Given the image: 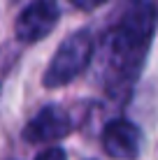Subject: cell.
I'll return each instance as SVG.
<instances>
[{"instance_id":"6da1fadb","label":"cell","mask_w":158,"mask_h":160,"mask_svg":"<svg viewBox=\"0 0 158 160\" xmlns=\"http://www.w3.org/2000/svg\"><path fill=\"white\" fill-rule=\"evenodd\" d=\"M158 23V9L151 0H137L105 37L107 74L114 88L137 79Z\"/></svg>"},{"instance_id":"5b68a950","label":"cell","mask_w":158,"mask_h":160,"mask_svg":"<svg viewBox=\"0 0 158 160\" xmlns=\"http://www.w3.org/2000/svg\"><path fill=\"white\" fill-rule=\"evenodd\" d=\"M70 130H72L70 114L61 104H47L26 125L23 139L30 142V144H47V142H54V139H61V137L70 135Z\"/></svg>"},{"instance_id":"8992f818","label":"cell","mask_w":158,"mask_h":160,"mask_svg":"<svg viewBox=\"0 0 158 160\" xmlns=\"http://www.w3.org/2000/svg\"><path fill=\"white\" fill-rule=\"evenodd\" d=\"M35 160H68V153H65L61 146H49L42 153H37Z\"/></svg>"},{"instance_id":"277c9868","label":"cell","mask_w":158,"mask_h":160,"mask_svg":"<svg viewBox=\"0 0 158 160\" xmlns=\"http://www.w3.org/2000/svg\"><path fill=\"white\" fill-rule=\"evenodd\" d=\"M142 130L126 118H114L102 130V148L114 160H137L142 153Z\"/></svg>"},{"instance_id":"3957f363","label":"cell","mask_w":158,"mask_h":160,"mask_svg":"<svg viewBox=\"0 0 158 160\" xmlns=\"http://www.w3.org/2000/svg\"><path fill=\"white\" fill-rule=\"evenodd\" d=\"M58 19H61V9L56 0H35L16 16L14 35L26 44L40 42L56 28Z\"/></svg>"},{"instance_id":"7a4b0ae2","label":"cell","mask_w":158,"mask_h":160,"mask_svg":"<svg viewBox=\"0 0 158 160\" xmlns=\"http://www.w3.org/2000/svg\"><path fill=\"white\" fill-rule=\"evenodd\" d=\"M93 56V37L89 30H77L63 40V44L56 49L51 63L44 72V86L47 88H61L74 81L86 70Z\"/></svg>"},{"instance_id":"52a82bcc","label":"cell","mask_w":158,"mask_h":160,"mask_svg":"<svg viewBox=\"0 0 158 160\" xmlns=\"http://www.w3.org/2000/svg\"><path fill=\"white\" fill-rule=\"evenodd\" d=\"M70 2H72L74 7H79V9H95V7H100L102 2H107V0H70Z\"/></svg>"}]
</instances>
